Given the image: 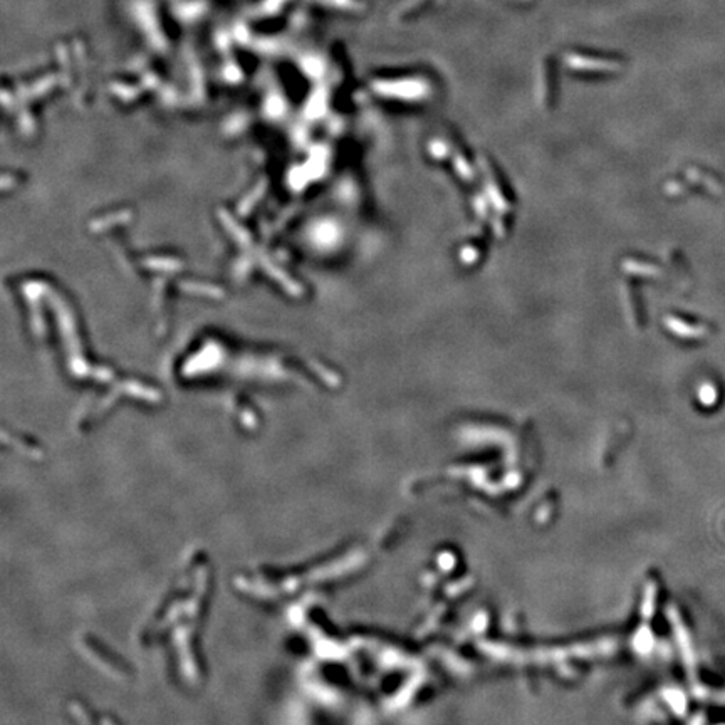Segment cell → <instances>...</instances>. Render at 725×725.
I'll return each mask as SVG.
<instances>
[{"instance_id": "1", "label": "cell", "mask_w": 725, "mask_h": 725, "mask_svg": "<svg viewBox=\"0 0 725 725\" xmlns=\"http://www.w3.org/2000/svg\"><path fill=\"white\" fill-rule=\"evenodd\" d=\"M100 645H101L100 641L93 640V638H84V640H82V648H84V653L88 657L93 658L94 663H96L97 667L111 670V672L116 673V675L123 677L124 673H126V667L123 665V661L117 660V657L111 655V653H109L108 658H101V657H106V650L101 648Z\"/></svg>"}, {"instance_id": "2", "label": "cell", "mask_w": 725, "mask_h": 725, "mask_svg": "<svg viewBox=\"0 0 725 725\" xmlns=\"http://www.w3.org/2000/svg\"><path fill=\"white\" fill-rule=\"evenodd\" d=\"M104 725H120V724L113 719H104Z\"/></svg>"}]
</instances>
